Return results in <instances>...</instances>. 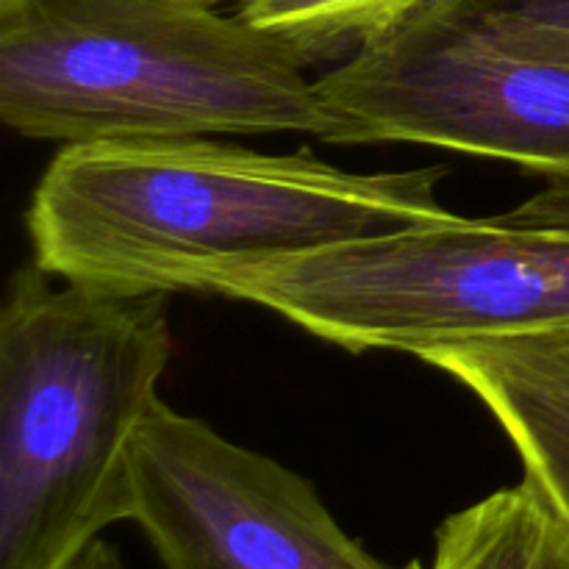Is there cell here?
Listing matches in <instances>:
<instances>
[{"instance_id": "obj_1", "label": "cell", "mask_w": 569, "mask_h": 569, "mask_svg": "<svg viewBox=\"0 0 569 569\" xmlns=\"http://www.w3.org/2000/svg\"><path fill=\"white\" fill-rule=\"evenodd\" d=\"M442 167L353 172L306 153L214 139L64 144L33 189V264L114 292H187L211 267L253 264L461 214Z\"/></svg>"}, {"instance_id": "obj_2", "label": "cell", "mask_w": 569, "mask_h": 569, "mask_svg": "<svg viewBox=\"0 0 569 569\" xmlns=\"http://www.w3.org/2000/svg\"><path fill=\"white\" fill-rule=\"evenodd\" d=\"M226 0H0V117L48 142L326 133L309 61Z\"/></svg>"}, {"instance_id": "obj_3", "label": "cell", "mask_w": 569, "mask_h": 569, "mask_svg": "<svg viewBox=\"0 0 569 569\" xmlns=\"http://www.w3.org/2000/svg\"><path fill=\"white\" fill-rule=\"evenodd\" d=\"M170 295L17 272L0 309V569H67L133 520V448L172 356Z\"/></svg>"}, {"instance_id": "obj_4", "label": "cell", "mask_w": 569, "mask_h": 569, "mask_svg": "<svg viewBox=\"0 0 569 569\" xmlns=\"http://www.w3.org/2000/svg\"><path fill=\"white\" fill-rule=\"evenodd\" d=\"M187 292L261 306L350 353L420 356L569 322V228L459 217L211 267Z\"/></svg>"}, {"instance_id": "obj_5", "label": "cell", "mask_w": 569, "mask_h": 569, "mask_svg": "<svg viewBox=\"0 0 569 569\" xmlns=\"http://www.w3.org/2000/svg\"><path fill=\"white\" fill-rule=\"evenodd\" d=\"M322 142H411L569 181V70L526 59L456 0H428L317 78Z\"/></svg>"}, {"instance_id": "obj_6", "label": "cell", "mask_w": 569, "mask_h": 569, "mask_svg": "<svg viewBox=\"0 0 569 569\" xmlns=\"http://www.w3.org/2000/svg\"><path fill=\"white\" fill-rule=\"evenodd\" d=\"M133 522L167 569H422L383 565L315 483L161 400L133 448Z\"/></svg>"}, {"instance_id": "obj_7", "label": "cell", "mask_w": 569, "mask_h": 569, "mask_svg": "<svg viewBox=\"0 0 569 569\" xmlns=\"http://www.w3.org/2000/svg\"><path fill=\"white\" fill-rule=\"evenodd\" d=\"M470 389L569 522V322L506 337L465 339L417 356Z\"/></svg>"}, {"instance_id": "obj_8", "label": "cell", "mask_w": 569, "mask_h": 569, "mask_svg": "<svg viewBox=\"0 0 569 569\" xmlns=\"http://www.w3.org/2000/svg\"><path fill=\"white\" fill-rule=\"evenodd\" d=\"M428 569H569V522L522 478L450 515Z\"/></svg>"}, {"instance_id": "obj_9", "label": "cell", "mask_w": 569, "mask_h": 569, "mask_svg": "<svg viewBox=\"0 0 569 569\" xmlns=\"http://www.w3.org/2000/svg\"><path fill=\"white\" fill-rule=\"evenodd\" d=\"M428 0H233L250 26L292 44L309 64L345 61Z\"/></svg>"}, {"instance_id": "obj_10", "label": "cell", "mask_w": 569, "mask_h": 569, "mask_svg": "<svg viewBox=\"0 0 569 569\" xmlns=\"http://www.w3.org/2000/svg\"><path fill=\"white\" fill-rule=\"evenodd\" d=\"M67 569H128L126 561H122L120 550L114 545L103 542V539H94L76 561H72Z\"/></svg>"}]
</instances>
